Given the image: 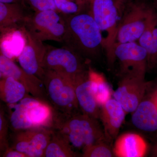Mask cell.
Listing matches in <instances>:
<instances>
[{"mask_svg":"<svg viewBox=\"0 0 157 157\" xmlns=\"http://www.w3.org/2000/svg\"><path fill=\"white\" fill-rule=\"evenodd\" d=\"M66 30L62 43L83 59L95 58L103 48L104 37L92 15L81 9L77 13L63 14Z\"/></svg>","mask_w":157,"mask_h":157,"instance_id":"obj_1","label":"cell"},{"mask_svg":"<svg viewBox=\"0 0 157 157\" xmlns=\"http://www.w3.org/2000/svg\"><path fill=\"white\" fill-rule=\"evenodd\" d=\"M52 127L67 139L73 148L82 151L100 141H107L98 119L83 113L68 116L57 113Z\"/></svg>","mask_w":157,"mask_h":157,"instance_id":"obj_2","label":"cell"},{"mask_svg":"<svg viewBox=\"0 0 157 157\" xmlns=\"http://www.w3.org/2000/svg\"><path fill=\"white\" fill-rule=\"evenodd\" d=\"M44 70L41 79L47 101L54 111L66 116L78 113L79 107L71 79L54 71Z\"/></svg>","mask_w":157,"mask_h":157,"instance_id":"obj_3","label":"cell"},{"mask_svg":"<svg viewBox=\"0 0 157 157\" xmlns=\"http://www.w3.org/2000/svg\"><path fill=\"white\" fill-rule=\"evenodd\" d=\"M90 12L104 38L103 48L105 49L107 61L110 66L116 60L114 49L117 43L119 18L122 12L116 0H91L89 4Z\"/></svg>","mask_w":157,"mask_h":157,"instance_id":"obj_4","label":"cell"},{"mask_svg":"<svg viewBox=\"0 0 157 157\" xmlns=\"http://www.w3.org/2000/svg\"><path fill=\"white\" fill-rule=\"evenodd\" d=\"M155 12L146 3H131L119 24L117 42H137Z\"/></svg>","mask_w":157,"mask_h":157,"instance_id":"obj_5","label":"cell"},{"mask_svg":"<svg viewBox=\"0 0 157 157\" xmlns=\"http://www.w3.org/2000/svg\"><path fill=\"white\" fill-rule=\"evenodd\" d=\"M83 59L66 47L56 48L46 45L42 67L73 80L88 71Z\"/></svg>","mask_w":157,"mask_h":157,"instance_id":"obj_6","label":"cell"},{"mask_svg":"<svg viewBox=\"0 0 157 157\" xmlns=\"http://www.w3.org/2000/svg\"><path fill=\"white\" fill-rule=\"evenodd\" d=\"M24 26L43 42L49 40L62 43L66 30L63 14L52 10L35 12Z\"/></svg>","mask_w":157,"mask_h":157,"instance_id":"obj_7","label":"cell"},{"mask_svg":"<svg viewBox=\"0 0 157 157\" xmlns=\"http://www.w3.org/2000/svg\"><path fill=\"white\" fill-rule=\"evenodd\" d=\"M116 59L120 65L121 76L145 78L147 70V53L137 42L118 43L114 49Z\"/></svg>","mask_w":157,"mask_h":157,"instance_id":"obj_8","label":"cell"},{"mask_svg":"<svg viewBox=\"0 0 157 157\" xmlns=\"http://www.w3.org/2000/svg\"><path fill=\"white\" fill-rule=\"evenodd\" d=\"M53 130L44 127L17 131L11 136L12 149L28 157H44Z\"/></svg>","mask_w":157,"mask_h":157,"instance_id":"obj_9","label":"cell"},{"mask_svg":"<svg viewBox=\"0 0 157 157\" xmlns=\"http://www.w3.org/2000/svg\"><path fill=\"white\" fill-rule=\"evenodd\" d=\"M149 86L145 78L122 76L113 96L127 113H132L146 95Z\"/></svg>","mask_w":157,"mask_h":157,"instance_id":"obj_10","label":"cell"},{"mask_svg":"<svg viewBox=\"0 0 157 157\" xmlns=\"http://www.w3.org/2000/svg\"><path fill=\"white\" fill-rule=\"evenodd\" d=\"M25 33L26 43L18 57L21 67L31 75L42 78L44 70L42 63L45 55L46 45L23 27Z\"/></svg>","mask_w":157,"mask_h":157,"instance_id":"obj_11","label":"cell"},{"mask_svg":"<svg viewBox=\"0 0 157 157\" xmlns=\"http://www.w3.org/2000/svg\"><path fill=\"white\" fill-rule=\"evenodd\" d=\"M1 78L11 77L22 83L30 93L36 98L46 102V93L42 80L36 76L30 75L17 66L11 59L1 53Z\"/></svg>","mask_w":157,"mask_h":157,"instance_id":"obj_12","label":"cell"},{"mask_svg":"<svg viewBox=\"0 0 157 157\" xmlns=\"http://www.w3.org/2000/svg\"><path fill=\"white\" fill-rule=\"evenodd\" d=\"M157 89L147 94L137 108L132 113V124L137 129L144 132L157 131Z\"/></svg>","mask_w":157,"mask_h":157,"instance_id":"obj_13","label":"cell"},{"mask_svg":"<svg viewBox=\"0 0 157 157\" xmlns=\"http://www.w3.org/2000/svg\"><path fill=\"white\" fill-rule=\"evenodd\" d=\"M126 113L121 105L114 98L109 99L101 107L100 118L108 142H112L117 137Z\"/></svg>","mask_w":157,"mask_h":157,"instance_id":"obj_14","label":"cell"},{"mask_svg":"<svg viewBox=\"0 0 157 157\" xmlns=\"http://www.w3.org/2000/svg\"><path fill=\"white\" fill-rule=\"evenodd\" d=\"M33 128L52 126L55 111L48 103L39 99L25 98L20 101Z\"/></svg>","mask_w":157,"mask_h":157,"instance_id":"obj_15","label":"cell"},{"mask_svg":"<svg viewBox=\"0 0 157 157\" xmlns=\"http://www.w3.org/2000/svg\"><path fill=\"white\" fill-rule=\"evenodd\" d=\"M72 82L78 106L82 113L96 119L100 118L101 107L97 103L91 87L89 70Z\"/></svg>","mask_w":157,"mask_h":157,"instance_id":"obj_16","label":"cell"},{"mask_svg":"<svg viewBox=\"0 0 157 157\" xmlns=\"http://www.w3.org/2000/svg\"><path fill=\"white\" fill-rule=\"evenodd\" d=\"M33 14L28 11L24 4L0 2L1 33L22 28Z\"/></svg>","mask_w":157,"mask_h":157,"instance_id":"obj_17","label":"cell"},{"mask_svg":"<svg viewBox=\"0 0 157 157\" xmlns=\"http://www.w3.org/2000/svg\"><path fill=\"white\" fill-rule=\"evenodd\" d=\"M148 146L142 136L128 132L117 137L113 151L118 157H143L147 151Z\"/></svg>","mask_w":157,"mask_h":157,"instance_id":"obj_18","label":"cell"},{"mask_svg":"<svg viewBox=\"0 0 157 157\" xmlns=\"http://www.w3.org/2000/svg\"><path fill=\"white\" fill-rule=\"evenodd\" d=\"M26 43V38L22 28L1 33V53L11 59L18 58Z\"/></svg>","mask_w":157,"mask_h":157,"instance_id":"obj_19","label":"cell"},{"mask_svg":"<svg viewBox=\"0 0 157 157\" xmlns=\"http://www.w3.org/2000/svg\"><path fill=\"white\" fill-rule=\"evenodd\" d=\"M78 155L67 139L59 132L53 130L44 157H75Z\"/></svg>","mask_w":157,"mask_h":157,"instance_id":"obj_20","label":"cell"},{"mask_svg":"<svg viewBox=\"0 0 157 157\" xmlns=\"http://www.w3.org/2000/svg\"><path fill=\"white\" fill-rule=\"evenodd\" d=\"M1 80V96L8 104H16L24 98L28 92L25 86L11 77L2 78Z\"/></svg>","mask_w":157,"mask_h":157,"instance_id":"obj_21","label":"cell"},{"mask_svg":"<svg viewBox=\"0 0 157 157\" xmlns=\"http://www.w3.org/2000/svg\"><path fill=\"white\" fill-rule=\"evenodd\" d=\"M89 76L91 87L97 103L102 107L112 95L110 86L102 75L89 69Z\"/></svg>","mask_w":157,"mask_h":157,"instance_id":"obj_22","label":"cell"},{"mask_svg":"<svg viewBox=\"0 0 157 157\" xmlns=\"http://www.w3.org/2000/svg\"><path fill=\"white\" fill-rule=\"evenodd\" d=\"M139 45L146 50L147 53V70L157 67V17L155 20L150 36L139 41Z\"/></svg>","mask_w":157,"mask_h":157,"instance_id":"obj_23","label":"cell"},{"mask_svg":"<svg viewBox=\"0 0 157 157\" xmlns=\"http://www.w3.org/2000/svg\"><path fill=\"white\" fill-rule=\"evenodd\" d=\"M11 105L13 106V110L10 116V122L12 128L15 131L33 128L22 104L19 102V104Z\"/></svg>","mask_w":157,"mask_h":157,"instance_id":"obj_24","label":"cell"},{"mask_svg":"<svg viewBox=\"0 0 157 157\" xmlns=\"http://www.w3.org/2000/svg\"><path fill=\"white\" fill-rule=\"evenodd\" d=\"M107 141H102L93 144L82 151L84 157H111L114 155L113 149L107 144Z\"/></svg>","mask_w":157,"mask_h":157,"instance_id":"obj_25","label":"cell"},{"mask_svg":"<svg viewBox=\"0 0 157 157\" xmlns=\"http://www.w3.org/2000/svg\"><path fill=\"white\" fill-rule=\"evenodd\" d=\"M57 10L63 14H70L77 13L82 8V5L69 0H54Z\"/></svg>","mask_w":157,"mask_h":157,"instance_id":"obj_26","label":"cell"},{"mask_svg":"<svg viewBox=\"0 0 157 157\" xmlns=\"http://www.w3.org/2000/svg\"><path fill=\"white\" fill-rule=\"evenodd\" d=\"M26 1L35 12L51 10L57 11L54 0H25V2Z\"/></svg>","mask_w":157,"mask_h":157,"instance_id":"obj_27","label":"cell"},{"mask_svg":"<svg viewBox=\"0 0 157 157\" xmlns=\"http://www.w3.org/2000/svg\"><path fill=\"white\" fill-rule=\"evenodd\" d=\"M8 124L6 120L4 112L2 109L0 113V141L1 149L2 151H6L9 148V141L7 139Z\"/></svg>","mask_w":157,"mask_h":157,"instance_id":"obj_28","label":"cell"},{"mask_svg":"<svg viewBox=\"0 0 157 157\" xmlns=\"http://www.w3.org/2000/svg\"><path fill=\"white\" fill-rule=\"evenodd\" d=\"M3 157H28L26 155L15 150L8 148L4 152Z\"/></svg>","mask_w":157,"mask_h":157,"instance_id":"obj_29","label":"cell"},{"mask_svg":"<svg viewBox=\"0 0 157 157\" xmlns=\"http://www.w3.org/2000/svg\"><path fill=\"white\" fill-rule=\"evenodd\" d=\"M0 2L3 3H20L25 5V0H0Z\"/></svg>","mask_w":157,"mask_h":157,"instance_id":"obj_30","label":"cell"},{"mask_svg":"<svg viewBox=\"0 0 157 157\" xmlns=\"http://www.w3.org/2000/svg\"><path fill=\"white\" fill-rule=\"evenodd\" d=\"M117 2V3L118 6L121 11H122L123 9V7L124 3L125 2L126 0H116Z\"/></svg>","mask_w":157,"mask_h":157,"instance_id":"obj_31","label":"cell"},{"mask_svg":"<svg viewBox=\"0 0 157 157\" xmlns=\"http://www.w3.org/2000/svg\"><path fill=\"white\" fill-rule=\"evenodd\" d=\"M152 155L153 156L157 157V144L153 148Z\"/></svg>","mask_w":157,"mask_h":157,"instance_id":"obj_32","label":"cell"},{"mask_svg":"<svg viewBox=\"0 0 157 157\" xmlns=\"http://www.w3.org/2000/svg\"><path fill=\"white\" fill-rule=\"evenodd\" d=\"M91 0H81L82 3L83 5H89Z\"/></svg>","mask_w":157,"mask_h":157,"instance_id":"obj_33","label":"cell"},{"mask_svg":"<svg viewBox=\"0 0 157 157\" xmlns=\"http://www.w3.org/2000/svg\"><path fill=\"white\" fill-rule=\"evenodd\" d=\"M153 7L154 8L155 11L157 14V0H154L153 6Z\"/></svg>","mask_w":157,"mask_h":157,"instance_id":"obj_34","label":"cell"},{"mask_svg":"<svg viewBox=\"0 0 157 157\" xmlns=\"http://www.w3.org/2000/svg\"><path fill=\"white\" fill-rule=\"evenodd\" d=\"M156 102H157V96H156Z\"/></svg>","mask_w":157,"mask_h":157,"instance_id":"obj_35","label":"cell"},{"mask_svg":"<svg viewBox=\"0 0 157 157\" xmlns=\"http://www.w3.org/2000/svg\"></svg>","mask_w":157,"mask_h":157,"instance_id":"obj_36","label":"cell"},{"mask_svg":"<svg viewBox=\"0 0 157 157\" xmlns=\"http://www.w3.org/2000/svg\"></svg>","mask_w":157,"mask_h":157,"instance_id":"obj_37","label":"cell"}]
</instances>
